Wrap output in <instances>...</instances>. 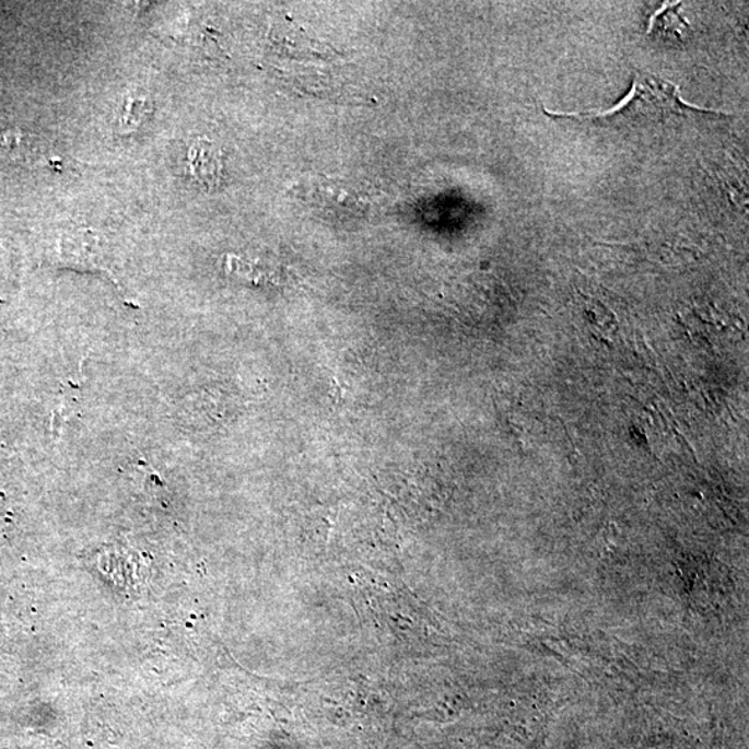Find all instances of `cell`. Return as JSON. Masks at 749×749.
Masks as SVG:
<instances>
[{
  "mask_svg": "<svg viewBox=\"0 0 749 749\" xmlns=\"http://www.w3.org/2000/svg\"><path fill=\"white\" fill-rule=\"evenodd\" d=\"M296 196L323 219H365L371 203L364 190L344 180L317 178L296 186Z\"/></svg>",
  "mask_w": 749,
  "mask_h": 749,
  "instance_id": "6da1fadb",
  "label": "cell"
},
{
  "mask_svg": "<svg viewBox=\"0 0 749 749\" xmlns=\"http://www.w3.org/2000/svg\"><path fill=\"white\" fill-rule=\"evenodd\" d=\"M189 174L204 189H215L222 174L221 150L209 139H199L188 152Z\"/></svg>",
  "mask_w": 749,
  "mask_h": 749,
  "instance_id": "7a4b0ae2",
  "label": "cell"
},
{
  "mask_svg": "<svg viewBox=\"0 0 749 749\" xmlns=\"http://www.w3.org/2000/svg\"><path fill=\"white\" fill-rule=\"evenodd\" d=\"M150 113L149 102L143 96L129 95L124 105V112L118 120V128L122 133H131L137 131L144 118Z\"/></svg>",
  "mask_w": 749,
  "mask_h": 749,
  "instance_id": "3957f363",
  "label": "cell"
},
{
  "mask_svg": "<svg viewBox=\"0 0 749 749\" xmlns=\"http://www.w3.org/2000/svg\"><path fill=\"white\" fill-rule=\"evenodd\" d=\"M20 141L19 132L8 122L0 120V159L14 152Z\"/></svg>",
  "mask_w": 749,
  "mask_h": 749,
  "instance_id": "277c9868",
  "label": "cell"
}]
</instances>
